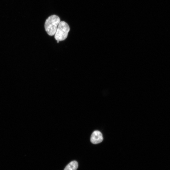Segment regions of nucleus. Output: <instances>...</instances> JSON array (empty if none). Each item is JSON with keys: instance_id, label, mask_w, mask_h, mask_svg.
<instances>
[{"instance_id": "nucleus-2", "label": "nucleus", "mask_w": 170, "mask_h": 170, "mask_svg": "<svg viewBox=\"0 0 170 170\" xmlns=\"http://www.w3.org/2000/svg\"><path fill=\"white\" fill-rule=\"evenodd\" d=\"M70 28L68 25L64 21H61L55 34L56 40L60 41L65 40L68 36Z\"/></svg>"}, {"instance_id": "nucleus-4", "label": "nucleus", "mask_w": 170, "mask_h": 170, "mask_svg": "<svg viewBox=\"0 0 170 170\" xmlns=\"http://www.w3.org/2000/svg\"><path fill=\"white\" fill-rule=\"evenodd\" d=\"M78 167V164L75 161L69 163L65 168L64 170H76Z\"/></svg>"}, {"instance_id": "nucleus-3", "label": "nucleus", "mask_w": 170, "mask_h": 170, "mask_svg": "<svg viewBox=\"0 0 170 170\" xmlns=\"http://www.w3.org/2000/svg\"><path fill=\"white\" fill-rule=\"evenodd\" d=\"M103 139V136L101 132L100 131H96L93 132L92 134L91 140L93 144H97L101 143Z\"/></svg>"}, {"instance_id": "nucleus-5", "label": "nucleus", "mask_w": 170, "mask_h": 170, "mask_svg": "<svg viewBox=\"0 0 170 170\" xmlns=\"http://www.w3.org/2000/svg\"><path fill=\"white\" fill-rule=\"evenodd\" d=\"M59 41H57V42H58V43H59Z\"/></svg>"}, {"instance_id": "nucleus-1", "label": "nucleus", "mask_w": 170, "mask_h": 170, "mask_svg": "<svg viewBox=\"0 0 170 170\" xmlns=\"http://www.w3.org/2000/svg\"><path fill=\"white\" fill-rule=\"evenodd\" d=\"M60 22L59 17L55 15H52L47 19L45 25V29L49 35H55Z\"/></svg>"}]
</instances>
